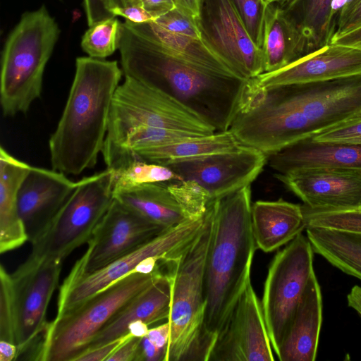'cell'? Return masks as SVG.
<instances>
[{"label":"cell","instance_id":"6da1fadb","mask_svg":"<svg viewBox=\"0 0 361 361\" xmlns=\"http://www.w3.org/2000/svg\"><path fill=\"white\" fill-rule=\"evenodd\" d=\"M118 49L125 77L169 94L216 131L229 129L247 80L204 34L193 38L169 32L153 22L126 20L121 23Z\"/></svg>","mask_w":361,"mask_h":361},{"label":"cell","instance_id":"7a4b0ae2","mask_svg":"<svg viewBox=\"0 0 361 361\" xmlns=\"http://www.w3.org/2000/svg\"><path fill=\"white\" fill-rule=\"evenodd\" d=\"M247 185L214 202L213 233L205 265V314L200 360L208 361L216 339L250 279L255 250Z\"/></svg>","mask_w":361,"mask_h":361},{"label":"cell","instance_id":"3957f363","mask_svg":"<svg viewBox=\"0 0 361 361\" xmlns=\"http://www.w3.org/2000/svg\"><path fill=\"white\" fill-rule=\"evenodd\" d=\"M123 71L116 61L78 57L69 94L49 140L51 169L77 176L95 166Z\"/></svg>","mask_w":361,"mask_h":361},{"label":"cell","instance_id":"277c9868","mask_svg":"<svg viewBox=\"0 0 361 361\" xmlns=\"http://www.w3.org/2000/svg\"><path fill=\"white\" fill-rule=\"evenodd\" d=\"M59 34L45 6L25 13L10 32L1 62L0 102L4 116L26 113L40 97L44 70Z\"/></svg>","mask_w":361,"mask_h":361},{"label":"cell","instance_id":"5b68a950","mask_svg":"<svg viewBox=\"0 0 361 361\" xmlns=\"http://www.w3.org/2000/svg\"><path fill=\"white\" fill-rule=\"evenodd\" d=\"M196 238L164 262L171 279L170 338L166 361H200L205 314V265L213 233V205Z\"/></svg>","mask_w":361,"mask_h":361},{"label":"cell","instance_id":"8992f818","mask_svg":"<svg viewBox=\"0 0 361 361\" xmlns=\"http://www.w3.org/2000/svg\"><path fill=\"white\" fill-rule=\"evenodd\" d=\"M133 272L49 322L35 352V360L74 361L133 296L164 273Z\"/></svg>","mask_w":361,"mask_h":361},{"label":"cell","instance_id":"52a82bcc","mask_svg":"<svg viewBox=\"0 0 361 361\" xmlns=\"http://www.w3.org/2000/svg\"><path fill=\"white\" fill-rule=\"evenodd\" d=\"M115 173L106 170L78 181L73 192L38 237L25 261H60L91 239L114 200Z\"/></svg>","mask_w":361,"mask_h":361},{"label":"cell","instance_id":"ba28073f","mask_svg":"<svg viewBox=\"0 0 361 361\" xmlns=\"http://www.w3.org/2000/svg\"><path fill=\"white\" fill-rule=\"evenodd\" d=\"M142 127L172 128L197 135L216 132L198 114L172 97L125 77L113 98L104 145L114 143Z\"/></svg>","mask_w":361,"mask_h":361},{"label":"cell","instance_id":"9c48e42d","mask_svg":"<svg viewBox=\"0 0 361 361\" xmlns=\"http://www.w3.org/2000/svg\"><path fill=\"white\" fill-rule=\"evenodd\" d=\"M206 219H187L165 229L133 252L90 273L71 270L59 289L56 316L70 311L114 283L133 273L146 259L158 257L168 262L177 257L198 235Z\"/></svg>","mask_w":361,"mask_h":361},{"label":"cell","instance_id":"30bf717a","mask_svg":"<svg viewBox=\"0 0 361 361\" xmlns=\"http://www.w3.org/2000/svg\"><path fill=\"white\" fill-rule=\"evenodd\" d=\"M313 252L307 237L300 233L275 255L270 264L261 303L276 354L314 273Z\"/></svg>","mask_w":361,"mask_h":361},{"label":"cell","instance_id":"8fae6325","mask_svg":"<svg viewBox=\"0 0 361 361\" xmlns=\"http://www.w3.org/2000/svg\"><path fill=\"white\" fill-rule=\"evenodd\" d=\"M114 198L71 271L90 273L128 255L163 231Z\"/></svg>","mask_w":361,"mask_h":361},{"label":"cell","instance_id":"7c38bea8","mask_svg":"<svg viewBox=\"0 0 361 361\" xmlns=\"http://www.w3.org/2000/svg\"><path fill=\"white\" fill-rule=\"evenodd\" d=\"M267 160L259 150L241 145L233 150L172 160L162 165L169 166L182 180L200 184L214 202L250 185Z\"/></svg>","mask_w":361,"mask_h":361},{"label":"cell","instance_id":"4fadbf2b","mask_svg":"<svg viewBox=\"0 0 361 361\" xmlns=\"http://www.w3.org/2000/svg\"><path fill=\"white\" fill-rule=\"evenodd\" d=\"M62 262H23L11 274L15 288L18 357L37 345L49 324L47 308L59 284ZM17 357V358H18Z\"/></svg>","mask_w":361,"mask_h":361},{"label":"cell","instance_id":"5bb4252c","mask_svg":"<svg viewBox=\"0 0 361 361\" xmlns=\"http://www.w3.org/2000/svg\"><path fill=\"white\" fill-rule=\"evenodd\" d=\"M199 22L207 40L240 77L250 80L264 73L262 49L231 0H203Z\"/></svg>","mask_w":361,"mask_h":361},{"label":"cell","instance_id":"9a60e30c","mask_svg":"<svg viewBox=\"0 0 361 361\" xmlns=\"http://www.w3.org/2000/svg\"><path fill=\"white\" fill-rule=\"evenodd\" d=\"M262 303L251 281L219 334L208 361H273Z\"/></svg>","mask_w":361,"mask_h":361},{"label":"cell","instance_id":"2e32d148","mask_svg":"<svg viewBox=\"0 0 361 361\" xmlns=\"http://www.w3.org/2000/svg\"><path fill=\"white\" fill-rule=\"evenodd\" d=\"M274 176L310 207H361V170L311 167Z\"/></svg>","mask_w":361,"mask_h":361},{"label":"cell","instance_id":"e0dca14e","mask_svg":"<svg viewBox=\"0 0 361 361\" xmlns=\"http://www.w3.org/2000/svg\"><path fill=\"white\" fill-rule=\"evenodd\" d=\"M361 73V49L329 44L275 71L263 73L251 80L258 87L329 80Z\"/></svg>","mask_w":361,"mask_h":361},{"label":"cell","instance_id":"ac0fdd59","mask_svg":"<svg viewBox=\"0 0 361 361\" xmlns=\"http://www.w3.org/2000/svg\"><path fill=\"white\" fill-rule=\"evenodd\" d=\"M77 184L63 173L31 166L18 195L19 214L30 243L50 223Z\"/></svg>","mask_w":361,"mask_h":361},{"label":"cell","instance_id":"d6986e66","mask_svg":"<svg viewBox=\"0 0 361 361\" xmlns=\"http://www.w3.org/2000/svg\"><path fill=\"white\" fill-rule=\"evenodd\" d=\"M171 299V279L166 270L151 285L128 301L95 336L86 350L127 335L133 323L142 322L149 326L168 320Z\"/></svg>","mask_w":361,"mask_h":361},{"label":"cell","instance_id":"ffe728a7","mask_svg":"<svg viewBox=\"0 0 361 361\" xmlns=\"http://www.w3.org/2000/svg\"><path fill=\"white\" fill-rule=\"evenodd\" d=\"M322 322V298L312 275L276 354L281 361H314Z\"/></svg>","mask_w":361,"mask_h":361},{"label":"cell","instance_id":"44dd1931","mask_svg":"<svg viewBox=\"0 0 361 361\" xmlns=\"http://www.w3.org/2000/svg\"><path fill=\"white\" fill-rule=\"evenodd\" d=\"M268 160L279 173L311 167L361 170V145L317 142L309 137L269 156Z\"/></svg>","mask_w":361,"mask_h":361},{"label":"cell","instance_id":"7402d4cb","mask_svg":"<svg viewBox=\"0 0 361 361\" xmlns=\"http://www.w3.org/2000/svg\"><path fill=\"white\" fill-rule=\"evenodd\" d=\"M251 222L256 247L265 252L288 244L305 229L301 205L283 199L254 202Z\"/></svg>","mask_w":361,"mask_h":361},{"label":"cell","instance_id":"603a6c76","mask_svg":"<svg viewBox=\"0 0 361 361\" xmlns=\"http://www.w3.org/2000/svg\"><path fill=\"white\" fill-rule=\"evenodd\" d=\"M32 166L0 147V253L13 250L28 240L20 219L18 195Z\"/></svg>","mask_w":361,"mask_h":361},{"label":"cell","instance_id":"cb8c5ba5","mask_svg":"<svg viewBox=\"0 0 361 361\" xmlns=\"http://www.w3.org/2000/svg\"><path fill=\"white\" fill-rule=\"evenodd\" d=\"M262 51L264 73L279 70L307 54L300 34L281 7L274 4L266 8Z\"/></svg>","mask_w":361,"mask_h":361},{"label":"cell","instance_id":"d4e9b609","mask_svg":"<svg viewBox=\"0 0 361 361\" xmlns=\"http://www.w3.org/2000/svg\"><path fill=\"white\" fill-rule=\"evenodd\" d=\"M116 200L147 220L169 228L188 218L166 183H148L114 192Z\"/></svg>","mask_w":361,"mask_h":361},{"label":"cell","instance_id":"484cf974","mask_svg":"<svg viewBox=\"0 0 361 361\" xmlns=\"http://www.w3.org/2000/svg\"><path fill=\"white\" fill-rule=\"evenodd\" d=\"M334 0H290L281 6L285 17L303 39L307 54L330 44L336 28Z\"/></svg>","mask_w":361,"mask_h":361},{"label":"cell","instance_id":"4316f807","mask_svg":"<svg viewBox=\"0 0 361 361\" xmlns=\"http://www.w3.org/2000/svg\"><path fill=\"white\" fill-rule=\"evenodd\" d=\"M240 145L233 133L228 130L140 149L133 152L132 157L133 159L164 164L172 160L227 152Z\"/></svg>","mask_w":361,"mask_h":361},{"label":"cell","instance_id":"83f0119b","mask_svg":"<svg viewBox=\"0 0 361 361\" xmlns=\"http://www.w3.org/2000/svg\"><path fill=\"white\" fill-rule=\"evenodd\" d=\"M314 252L344 273L361 280V233L307 227Z\"/></svg>","mask_w":361,"mask_h":361},{"label":"cell","instance_id":"f1b7e54d","mask_svg":"<svg viewBox=\"0 0 361 361\" xmlns=\"http://www.w3.org/2000/svg\"><path fill=\"white\" fill-rule=\"evenodd\" d=\"M114 191L148 183L183 180L171 169L162 164L134 159L114 171Z\"/></svg>","mask_w":361,"mask_h":361},{"label":"cell","instance_id":"f546056e","mask_svg":"<svg viewBox=\"0 0 361 361\" xmlns=\"http://www.w3.org/2000/svg\"><path fill=\"white\" fill-rule=\"evenodd\" d=\"M305 228L317 227L361 233V207L314 208L301 205Z\"/></svg>","mask_w":361,"mask_h":361},{"label":"cell","instance_id":"4dcf8cb0","mask_svg":"<svg viewBox=\"0 0 361 361\" xmlns=\"http://www.w3.org/2000/svg\"><path fill=\"white\" fill-rule=\"evenodd\" d=\"M121 23L116 16L89 27L81 40V47L90 57L104 59L118 49Z\"/></svg>","mask_w":361,"mask_h":361},{"label":"cell","instance_id":"1f68e13d","mask_svg":"<svg viewBox=\"0 0 361 361\" xmlns=\"http://www.w3.org/2000/svg\"><path fill=\"white\" fill-rule=\"evenodd\" d=\"M169 183V190L188 219L203 216L214 202L207 190L193 180H183Z\"/></svg>","mask_w":361,"mask_h":361},{"label":"cell","instance_id":"d6a6232c","mask_svg":"<svg viewBox=\"0 0 361 361\" xmlns=\"http://www.w3.org/2000/svg\"><path fill=\"white\" fill-rule=\"evenodd\" d=\"M0 340L16 345L15 288L11 274L0 266Z\"/></svg>","mask_w":361,"mask_h":361},{"label":"cell","instance_id":"836d02e7","mask_svg":"<svg viewBox=\"0 0 361 361\" xmlns=\"http://www.w3.org/2000/svg\"><path fill=\"white\" fill-rule=\"evenodd\" d=\"M249 35L262 49L264 15L267 6L261 0H231Z\"/></svg>","mask_w":361,"mask_h":361},{"label":"cell","instance_id":"e575fe53","mask_svg":"<svg viewBox=\"0 0 361 361\" xmlns=\"http://www.w3.org/2000/svg\"><path fill=\"white\" fill-rule=\"evenodd\" d=\"M314 141L361 145V112L313 136Z\"/></svg>","mask_w":361,"mask_h":361},{"label":"cell","instance_id":"d590c367","mask_svg":"<svg viewBox=\"0 0 361 361\" xmlns=\"http://www.w3.org/2000/svg\"><path fill=\"white\" fill-rule=\"evenodd\" d=\"M153 23L174 35L193 38L203 36L199 19L193 18L176 8L159 17Z\"/></svg>","mask_w":361,"mask_h":361},{"label":"cell","instance_id":"8d00e7d4","mask_svg":"<svg viewBox=\"0 0 361 361\" xmlns=\"http://www.w3.org/2000/svg\"><path fill=\"white\" fill-rule=\"evenodd\" d=\"M360 26L361 0H350L339 13L334 37L348 32Z\"/></svg>","mask_w":361,"mask_h":361},{"label":"cell","instance_id":"74e56055","mask_svg":"<svg viewBox=\"0 0 361 361\" xmlns=\"http://www.w3.org/2000/svg\"><path fill=\"white\" fill-rule=\"evenodd\" d=\"M133 336L132 333H129L106 344L89 349L76 357L74 361H106L113 353Z\"/></svg>","mask_w":361,"mask_h":361},{"label":"cell","instance_id":"f35d334b","mask_svg":"<svg viewBox=\"0 0 361 361\" xmlns=\"http://www.w3.org/2000/svg\"><path fill=\"white\" fill-rule=\"evenodd\" d=\"M83 6L89 27L116 16L111 11L108 0H83Z\"/></svg>","mask_w":361,"mask_h":361},{"label":"cell","instance_id":"ab89813d","mask_svg":"<svg viewBox=\"0 0 361 361\" xmlns=\"http://www.w3.org/2000/svg\"><path fill=\"white\" fill-rule=\"evenodd\" d=\"M142 337L133 336L125 341L106 361H138Z\"/></svg>","mask_w":361,"mask_h":361},{"label":"cell","instance_id":"60d3db41","mask_svg":"<svg viewBox=\"0 0 361 361\" xmlns=\"http://www.w3.org/2000/svg\"><path fill=\"white\" fill-rule=\"evenodd\" d=\"M111 12L116 16H121L135 24L149 23L154 21L155 18L141 6L131 5L121 8H114Z\"/></svg>","mask_w":361,"mask_h":361},{"label":"cell","instance_id":"b9f144b4","mask_svg":"<svg viewBox=\"0 0 361 361\" xmlns=\"http://www.w3.org/2000/svg\"><path fill=\"white\" fill-rule=\"evenodd\" d=\"M133 5L141 6L155 19L176 8L173 0H133Z\"/></svg>","mask_w":361,"mask_h":361},{"label":"cell","instance_id":"7bdbcfd3","mask_svg":"<svg viewBox=\"0 0 361 361\" xmlns=\"http://www.w3.org/2000/svg\"><path fill=\"white\" fill-rule=\"evenodd\" d=\"M166 349L157 347L146 336L142 337L138 361H166Z\"/></svg>","mask_w":361,"mask_h":361},{"label":"cell","instance_id":"ee69618b","mask_svg":"<svg viewBox=\"0 0 361 361\" xmlns=\"http://www.w3.org/2000/svg\"><path fill=\"white\" fill-rule=\"evenodd\" d=\"M170 331V324L167 320L157 327L149 329L146 336L157 347L168 350Z\"/></svg>","mask_w":361,"mask_h":361},{"label":"cell","instance_id":"f6af8a7d","mask_svg":"<svg viewBox=\"0 0 361 361\" xmlns=\"http://www.w3.org/2000/svg\"><path fill=\"white\" fill-rule=\"evenodd\" d=\"M330 44L350 46L361 49V26L345 34L334 37Z\"/></svg>","mask_w":361,"mask_h":361},{"label":"cell","instance_id":"bcb514c9","mask_svg":"<svg viewBox=\"0 0 361 361\" xmlns=\"http://www.w3.org/2000/svg\"><path fill=\"white\" fill-rule=\"evenodd\" d=\"M203 0H173L175 7L183 13L195 19L200 18Z\"/></svg>","mask_w":361,"mask_h":361},{"label":"cell","instance_id":"7dc6e473","mask_svg":"<svg viewBox=\"0 0 361 361\" xmlns=\"http://www.w3.org/2000/svg\"><path fill=\"white\" fill-rule=\"evenodd\" d=\"M17 357V345L9 341L0 340V361L16 360Z\"/></svg>","mask_w":361,"mask_h":361},{"label":"cell","instance_id":"c3c4849f","mask_svg":"<svg viewBox=\"0 0 361 361\" xmlns=\"http://www.w3.org/2000/svg\"><path fill=\"white\" fill-rule=\"evenodd\" d=\"M348 305L361 317V286H354L347 295Z\"/></svg>","mask_w":361,"mask_h":361},{"label":"cell","instance_id":"681fc988","mask_svg":"<svg viewBox=\"0 0 361 361\" xmlns=\"http://www.w3.org/2000/svg\"><path fill=\"white\" fill-rule=\"evenodd\" d=\"M108 1L111 11L114 8H121L133 5V0H108Z\"/></svg>","mask_w":361,"mask_h":361},{"label":"cell","instance_id":"f907efd6","mask_svg":"<svg viewBox=\"0 0 361 361\" xmlns=\"http://www.w3.org/2000/svg\"><path fill=\"white\" fill-rule=\"evenodd\" d=\"M262 1V3L264 4V5L265 6H267L269 5H271V4H274L276 3H282V4H284L290 0H261Z\"/></svg>","mask_w":361,"mask_h":361}]
</instances>
